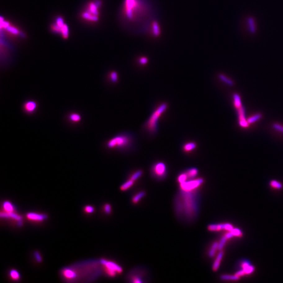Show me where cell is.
<instances>
[{
  "label": "cell",
  "mask_w": 283,
  "mask_h": 283,
  "mask_svg": "<svg viewBox=\"0 0 283 283\" xmlns=\"http://www.w3.org/2000/svg\"><path fill=\"white\" fill-rule=\"evenodd\" d=\"M152 7L148 0H124L121 11L123 20L131 30L138 33L147 31L154 20Z\"/></svg>",
  "instance_id": "cell-1"
},
{
  "label": "cell",
  "mask_w": 283,
  "mask_h": 283,
  "mask_svg": "<svg viewBox=\"0 0 283 283\" xmlns=\"http://www.w3.org/2000/svg\"><path fill=\"white\" fill-rule=\"evenodd\" d=\"M195 191H182L177 195L175 202L177 216L186 221H192L197 216V195Z\"/></svg>",
  "instance_id": "cell-2"
},
{
  "label": "cell",
  "mask_w": 283,
  "mask_h": 283,
  "mask_svg": "<svg viewBox=\"0 0 283 283\" xmlns=\"http://www.w3.org/2000/svg\"><path fill=\"white\" fill-rule=\"evenodd\" d=\"M239 29L241 36L250 40L256 38L260 33V23L256 15L246 13L241 16L239 22Z\"/></svg>",
  "instance_id": "cell-3"
},
{
  "label": "cell",
  "mask_w": 283,
  "mask_h": 283,
  "mask_svg": "<svg viewBox=\"0 0 283 283\" xmlns=\"http://www.w3.org/2000/svg\"><path fill=\"white\" fill-rule=\"evenodd\" d=\"M167 108V103L161 104L157 108L156 110L152 113L148 121H147L145 127L147 130L150 134H154L157 129V122L161 115L166 110Z\"/></svg>",
  "instance_id": "cell-4"
},
{
  "label": "cell",
  "mask_w": 283,
  "mask_h": 283,
  "mask_svg": "<svg viewBox=\"0 0 283 283\" xmlns=\"http://www.w3.org/2000/svg\"><path fill=\"white\" fill-rule=\"evenodd\" d=\"M102 267L106 275L110 277H115L117 274H120L122 272V268L118 264L109 260L101 258L100 260Z\"/></svg>",
  "instance_id": "cell-5"
},
{
  "label": "cell",
  "mask_w": 283,
  "mask_h": 283,
  "mask_svg": "<svg viewBox=\"0 0 283 283\" xmlns=\"http://www.w3.org/2000/svg\"><path fill=\"white\" fill-rule=\"evenodd\" d=\"M130 137L126 135H119L113 137L106 143L109 148H122L127 147L130 143Z\"/></svg>",
  "instance_id": "cell-6"
},
{
  "label": "cell",
  "mask_w": 283,
  "mask_h": 283,
  "mask_svg": "<svg viewBox=\"0 0 283 283\" xmlns=\"http://www.w3.org/2000/svg\"><path fill=\"white\" fill-rule=\"evenodd\" d=\"M204 179L202 178L191 179L189 181L180 184V189L185 191H195L196 189L200 186L204 182Z\"/></svg>",
  "instance_id": "cell-7"
},
{
  "label": "cell",
  "mask_w": 283,
  "mask_h": 283,
  "mask_svg": "<svg viewBox=\"0 0 283 283\" xmlns=\"http://www.w3.org/2000/svg\"><path fill=\"white\" fill-rule=\"evenodd\" d=\"M152 172L157 178H163L166 174V165L163 162H159L152 168Z\"/></svg>",
  "instance_id": "cell-8"
},
{
  "label": "cell",
  "mask_w": 283,
  "mask_h": 283,
  "mask_svg": "<svg viewBox=\"0 0 283 283\" xmlns=\"http://www.w3.org/2000/svg\"><path fill=\"white\" fill-rule=\"evenodd\" d=\"M26 217L29 221H32L34 222H42L47 219V216L44 213L29 212L26 213Z\"/></svg>",
  "instance_id": "cell-9"
},
{
  "label": "cell",
  "mask_w": 283,
  "mask_h": 283,
  "mask_svg": "<svg viewBox=\"0 0 283 283\" xmlns=\"http://www.w3.org/2000/svg\"><path fill=\"white\" fill-rule=\"evenodd\" d=\"M1 217L7 218V219H12L14 221H16L17 222V225L20 227L23 224V219H22V216H20L16 212L7 213V212H4L2 211L1 212Z\"/></svg>",
  "instance_id": "cell-10"
},
{
  "label": "cell",
  "mask_w": 283,
  "mask_h": 283,
  "mask_svg": "<svg viewBox=\"0 0 283 283\" xmlns=\"http://www.w3.org/2000/svg\"><path fill=\"white\" fill-rule=\"evenodd\" d=\"M238 115L239 117V124L240 126L242 128H246L249 126V123H248L247 119L245 118V109L244 106H242L241 108L238 109Z\"/></svg>",
  "instance_id": "cell-11"
},
{
  "label": "cell",
  "mask_w": 283,
  "mask_h": 283,
  "mask_svg": "<svg viewBox=\"0 0 283 283\" xmlns=\"http://www.w3.org/2000/svg\"><path fill=\"white\" fill-rule=\"evenodd\" d=\"M37 103L35 101L29 100L26 101L23 105V109L26 113L32 114L35 111L37 108Z\"/></svg>",
  "instance_id": "cell-12"
},
{
  "label": "cell",
  "mask_w": 283,
  "mask_h": 283,
  "mask_svg": "<svg viewBox=\"0 0 283 283\" xmlns=\"http://www.w3.org/2000/svg\"><path fill=\"white\" fill-rule=\"evenodd\" d=\"M142 273L139 271V272L137 271V270H135L134 271H132L129 274V279L130 281L132 283H143V280L142 278Z\"/></svg>",
  "instance_id": "cell-13"
},
{
  "label": "cell",
  "mask_w": 283,
  "mask_h": 283,
  "mask_svg": "<svg viewBox=\"0 0 283 283\" xmlns=\"http://www.w3.org/2000/svg\"><path fill=\"white\" fill-rule=\"evenodd\" d=\"M152 35L157 37L160 35V29L159 24L157 20H154L150 23V29Z\"/></svg>",
  "instance_id": "cell-14"
},
{
  "label": "cell",
  "mask_w": 283,
  "mask_h": 283,
  "mask_svg": "<svg viewBox=\"0 0 283 283\" xmlns=\"http://www.w3.org/2000/svg\"><path fill=\"white\" fill-rule=\"evenodd\" d=\"M223 254H224L223 251L222 250L220 251L217 256V258H216V259H215V261H214V263L213 264V265H212V270H213V271L216 272L219 269V266H220V263H221V260L222 259L223 256Z\"/></svg>",
  "instance_id": "cell-15"
},
{
  "label": "cell",
  "mask_w": 283,
  "mask_h": 283,
  "mask_svg": "<svg viewBox=\"0 0 283 283\" xmlns=\"http://www.w3.org/2000/svg\"><path fill=\"white\" fill-rule=\"evenodd\" d=\"M241 266L245 274H251V273H253L255 270L254 267L248 261L242 262Z\"/></svg>",
  "instance_id": "cell-16"
},
{
  "label": "cell",
  "mask_w": 283,
  "mask_h": 283,
  "mask_svg": "<svg viewBox=\"0 0 283 283\" xmlns=\"http://www.w3.org/2000/svg\"><path fill=\"white\" fill-rule=\"evenodd\" d=\"M3 211L7 213L15 212V206L9 201H5L2 204Z\"/></svg>",
  "instance_id": "cell-17"
},
{
  "label": "cell",
  "mask_w": 283,
  "mask_h": 283,
  "mask_svg": "<svg viewBox=\"0 0 283 283\" xmlns=\"http://www.w3.org/2000/svg\"><path fill=\"white\" fill-rule=\"evenodd\" d=\"M218 78L221 81H222L223 83H226L229 86H233L234 85V82L232 80L230 79L229 78L223 74H222V73L219 74H218Z\"/></svg>",
  "instance_id": "cell-18"
},
{
  "label": "cell",
  "mask_w": 283,
  "mask_h": 283,
  "mask_svg": "<svg viewBox=\"0 0 283 283\" xmlns=\"http://www.w3.org/2000/svg\"><path fill=\"white\" fill-rule=\"evenodd\" d=\"M220 279L223 281H237L240 280V277L238 276L236 274L222 275L220 276Z\"/></svg>",
  "instance_id": "cell-19"
},
{
  "label": "cell",
  "mask_w": 283,
  "mask_h": 283,
  "mask_svg": "<svg viewBox=\"0 0 283 283\" xmlns=\"http://www.w3.org/2000/svg\"><path fill=\"white\" fill-rule=\"evenodd\" d=\"M185 173L187 174L188 179H189V180H191V179H192L195 178L196 176L197 175L198 173V170L196 168L192 167V168H191L188 169Z\"/></svg>",
  "instance_id": "cell-20"
},
{
  "label": "cell",
  "mask_w": 283,
  "mask_h": 283,
  "mask_svg": "<svg viewBox=\"0 0 283 283\" xmlns=\"http://www.w3.org/2000/svg\"><path fill=\"white\" fill-rule=\"evenodd\" d=\"M208 230L210 231H219L224 230V223L210 224L208 226Z\"/></svg>",
  "instance_id": "cell-21"
},
{
  "label": "cell",
  "mask_w": 283,
  "mask_h": 283,
  "mask_svg": "<svg viewBox=\"0 0 283 283\" xmlns=\"http://www.w3.org/2000/svg\"><path fill=\"white\" fill-rule=\"evenodd\" d=\"M233 103H234L235 108L237 109L241 108V106H242V105L241 98H240L239 94L238 93H234L233 96Z\"/></svg>",
  "instance_id": "cell-22"
},
{
  "label": "cell",
  "mask_w": 283,
  "mask_h": 283,
  "mask_svg": "<svg viewBox=\"0 0 283 283\" xmlns=\"http://www.w3.org/2000/svg\"><path fill=\"white\" fill-rule=\"evenodd\" d=\"M9 276L13 281H17L20 280V274L17 270L12 269L9 272Z\"/></svg>",
  "instance_id": "cell-23"
},
{
  "label": "cell",
  "mask_w": 283,
  "mask_h": 283,
  "mask_svg": "<svg viewBox=\"0 0 283 283\" xmlns=\"http://www.w3.org/2000/svg\"><path fill=\"white\" fill-rule=\"evenodd\" d=\"M83 17L84 19L91 20V21H97L98 20V17L97 16L93 15L92 14L90 13V12H88V11L84 12L83 14Z\"/></svg>",
  "instance_id": "cell-24"
},
{
  "label": "cell",
  "mask_w": 283,
  "mask_h": 283,
  "mask_svg": "<svg viewBox=\"0 0 283 283\" xmlns=\"http://www.w3.org/2000/svg\"><path fill=\"white\" fill-rule=\"evenodd\" d=\"M69 119L73 123H78L81 121V115L77 113H71L69 115Z\"/></svg>",
  "instance_id": "cell-25"
},
{
  "label": "cell",
  "mask_w": 283,
  "mask_h": 283,
  "mask_svg": "<svg viewBox=\"0 0 283 283\" xmlns=\"http://www.w3.org/2000/svg\"><path fill=\"white\" fill-rule=\"evenodd\" d=\"M218 244H219V243L218 242H215L212 244V245L211 246L210 250L208 252V256L210 258H212L214 256L216 251L217 249H218Z\"/></svg>",
  "instance_id": "cell-26"
},
{
  "label": "cell",
  "mask_w": 283,
  "mask_h": 283,
  "mask_svg": "<svg viewBox=\"0 0 283 283\" xmlns=\"http://www.w3.org/2000/svg\"><path fill=\"white\" fill-rule=\"evenodd\" d=\"M197 147V145L194 142H189L186 143L183 146V150L185 152H191V150H194Z\"/></svg>",
  "instance_id": "cell-27"
},
{
  "label": "cell",
  "mask_w": 283,
  "mask_h": 283,
  "mask_svg": "<svg viewBox=\"0 0 283 283\" xmlns=\"http://www.w3.org/2000/svg\"><path fill=\"white\" fill-rule=\"evenodd\" d=\"M134 183V181L130 179L129 180L127 181L126 182H124L120 186V190L121 191H127L133 185Z\"/></svg>",
  "instance_id": "cell-28"
},
{
  "label": "cell",
  "mask_w": 283,
  "mask_h": 283,
  "mask_svg": "<svg viewBox=\"0 0 283 283\" xmlns=\"http://www.w3.org/2000/svg\"><path fill=\"white\" fill-rule=\"evenodd\" d=\"M145 192L144 191H141L138 192L132 198V200L133 204H137L141 200V199L145 196Z\"/></svg>",
  "instance_id": "cell-29"
},
{
  "label": "cell",
  "mask_w": 283,
  "mask_h": 283,
  "mask_svg": "<svg viewBox=\"0 0 283 283\" xmlns=\"http://www.w3.org/2000/svg\"><path fill=\"white\" fill-rule=\"evenodd\" d=\"M262 115L261 113H257L256 115H254L253 116H250L249 118H248L247 121L249 124H252L255 122L258 121V120H259L262 118Z\"/></svg>",
  "instance_id": "cell-30"
},
{
  "label": "cell",
  "mask_w": 283,
  "mask_h": 283,
  "mask_svg": "<svg viewBox=\"0 0 283 283\" xmlns=\"http://www.w3.org/2000/svg\"><path fill=\"white\" fill-rule=\"evenodd\" d=\"M270 185L274 188L281 189L282 188L283 185L281 182L275 180H272L270 182Z\"/></svg>",
  "instance_id": "cell-31"
},
{
  "label": "cell",
  "mask_w": 283,
  "mask_h": 283,
  "mask_svg": "<svg viewBox=\"0 0 283 283\" xmlns=\"http://www.w3.org/2000/svg\"><path fill=\"white\" fill-rule=\"evenodd\" d=\"M227 239L226 238L225 236H223L221 238V239L219 241V244H218V249L221 251L222 250L223 248H224V245H226Z\"/></svg>",
  "instance_id": "cell-32"
},
{
  "label": "cell",
  "mask_w": 283,
  "mask_h": 283,
  "mask_svg": "<svg viewBox=\"0 0 283 283\" xmlns=\"http://www.w3.org/2000/svg\"><path fill=\"white\" fill-rule=\"evenodd\" d=\"M68 32H69V30H68L67 25L66 24H64L61 29V33L62 34V36L64 37L65 38H67L68 36Z\"/></svg>",
  "instance_id": "cell-33"
},
{
  "label": "cell",
  "mask_w": 283,
  "mask_h": 283,
  "mask_svg": "<svg viewBox=\"0 0 283 283\" xmlns=\"http://www.w3.org/2000/svg\"><path fill=\"white\" fill-rule=\"evenodd\" d=\"M142 175H143V171H142V170H137V172H135V173L131 176L130 179H132V180L135 181V180H137V179L139 178Z\"/></svg>",
  "instance_id": "cell-34"
},
{
  "label": "cell",
  "mask_w": 283,
  "mask_h": 283,
  "mask_svg": "<svg viewBox=\"0 0 283 283\" xmlns=\"http://www.w3.org/2000/svg\"><path fill=\"white\" fill-rule=\"evenodd\" d=\"M187 179H188V177H187V174H186V173H183L180 174L178 176V182L179 184H182V183H183V182H186Z\"/></svg>",
  "instance_id": "cell-35"
},
{
  "label": "cell",
  "mask_w": 283,
  "mask_h": 283,
  "mask_svg": "<svg viewBox=\"0 0 283 283\" xmlns=\"http://www.w3.org/2000/svg\"><path fill=\"white\" fill-rule=\"evenodd\" d=\"M5 29L8 32L12 33V34H14V35H17V34H19V32L18 29L16 28H15L13 26H10V25L7 27H6Z\"/></svg>",
  "instance_id": "cell-36"
},
{
  "label": "cell",
  "mask_w": 283,
  "mask_h": 283,
  "mask_svg": "<svg viewBox=\"0 0 283 283\" xmlns=\"http://www.w3.org/2000/svg\"><path fill=\"white\" fill-rule=\"evenodd\" d=\"M230 231L233 235V236L240 237V236H242V232L241 231V230L240 229H238V228H234L232 230H231Z\"/></svg>",
  "instance_id": "cell-37"
},
{
  "label": "cell",
  "mask_w": 283,
  "mask_h": 283,
  "mask_svg": "<svg viewBox=\"0 0 283 283\" xmlns=\"http://www.w3.org/2000/svg\"><path fill=\"white\" fill-rule=\"evenodd\" d=\"M110 78L113 83H116L118 79V74L115 71H112L110 74Z\"/></svg>",
  "instance_id": "cell-38"
},
{
  "label": "cell",
  "mask_w": 283,
  "mask_h": 283,
  "mask_svg": "<svg viewBox=\"0 0 283 283\" xmlns=\"http://www.w3.org/2000/svg\"><path fill=\"white\" fill-rule=\"evenodd\" d=\"M94 208L92 206L88 205V206H86L84 207V211L86 213H93V212H94Z\"/></svg>",
  "instance_id": "cell-39"
},
{
  "label": "cell",
  "mask_w": 283,
  "mask_h": 283,
  "mask_svg": "<svg viewBox=\"0 0 283 283\" xmlns=\"http://www.w3.org/2000/svg\"><path fill=\"white\" fill-rule=\"evenodd\" d=\"M273 128L276 131L281 132L283 133V126L279 124L278 123H274L273 125Z\"/></svg>",
  "instance_id": "cell-40"
},
{
  "label": "cell",
  "mask_w": 283,
  "mask_h": 283,
  "mask_svg": "<svg viewBox=\"0 0 283 283\" xmlns=\"http://www.w3.org/2000/svg\"><path fill=\"white\" fill-rule=\"evenodd\" d=\"M34 256H35V258L36 261L38 263H41V262L42 261V258L41 256V254L39 253V252H38V251H35L34 252Z\"/></svg>",
  "instance_id": "cell-41"
},
{
  "label": "cell",
  "mask_w": 283,
  "mask_h": 283,
  "mask_svg": "<svg viewBox=\"0 0 283 283\" xmlns=\"http://www.w3.org/2000/svg\"><path fill=\"white\" fill-rule=\"evenodd\" d=\"M104 210H105V212H106V214H110L111 213V207L110 206V204H105V206H104Z\"/></svg>",
  "instance_id": "cell-42"
},
{
  "label": "cell",
  "mask_w": 283,
  "mask_h": 283,
  "mask_svg": "<svg viewBox=\"0 0 283 283\" xmlns=\"http://www.w3.org/2000/svg\"><path fill=\"white\" fill-rule=\"evenodd\" d=\"M56 24H57L58 26L61 27V29L62 26L64 25L65 24L64 23V20L63 19L61 18V17H58L57 20H56Z\"/></svg>",
  "instance_id": "cell-43"
},
{
  "label": "cell",
  "mask_w": 283,
  "mask_h": 283,
  "mask_svg": "<svg viewBox=\"0 0 283 283\" xmlns=\"http://www.w3.org/2000/svg\"><path fill=\"white\" fill-rule=\"evenodd\" d=\"M234 229L232 224L230 223H224V230L227 231H230Z\"/></svg>",
  "instance_id": "cell-44"
},
{
  "label": "cell",
  "mask_w": 283,
  "mask_h": 283,
  "mask_svg": "<svg viewBox=\"0 0 283 283\" xmlns=\"http://www.w3.org/2000/svg\"><path fill=\"white\" fill-rule=\"evenodd\" d=\"M147 61H148V59L146 57H145L140 58V59H139V62H140V64L141 65L146 64L147 62Z\"/></svg>",
  "instance_id": "cell-45"
},
{
  "label": "cell",
  "mask_w": 283,
  "mask_h": 283,
  "mask_svg": "<svg viewBox=\"0 0 283 283\" xmlns=\"http://www.w3.org/2000/svg\"><path fill=\"white\" fill-rule=\"evenodd\" d=\"M235 274H236V275L240 277L242 276H243V275H245V273L244 271H243V270L242 269V270H240V271L237 272H236Z\"/></svg>",
  "instance_id": "cell-46"
}]
</instances>
